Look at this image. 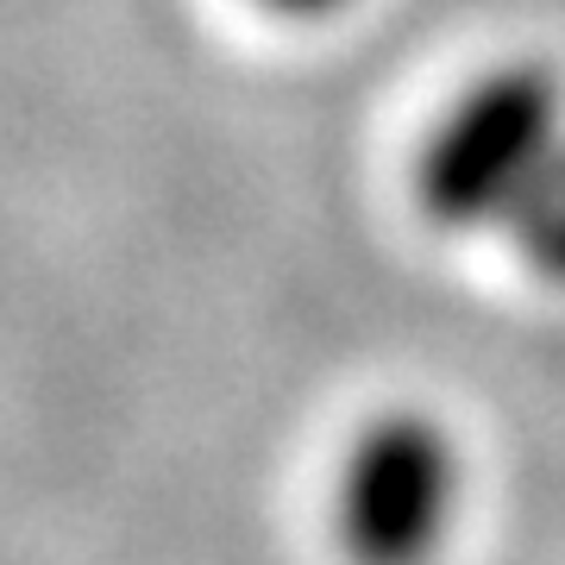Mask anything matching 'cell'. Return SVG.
Masks as SVG:
<instances>
[{
	"label": "cell",
	"instance_id": "2",
	"mask_svg": "<svg viewBox=\"0 0 565 565\" xmlns=\"http://www.w3.org/2000/svg\"><path fill=\"white\" fill-rule=\"evenodd\" d=\"M459 515V446L434 415L390 408L340 465L333 534L352 565H434Z\"/></svg>",
	"mask_w": 565,
	"mask_h": 565
},
{
	"label": "cell",
	"instance_id": "3",
	"mask_svg": "<svg viewBox=\"0 0 565 565\" xmlns=\"http://www.w3.org/2000/svg\"><path fill=\"white\" fill-rule=\"evenodd\" d=\"M509 239L541 277L565 282V145L553 151V163L541 170V182L527 189V202L509 221Z\"/></svg>",
	"mask_w": 565,
	"mask_h": 565
},
{
	"label": "cell",
	"instance_id": "1",
	"mask_svg": "<svg viewBox=\"0 0 565 565\" xmlns=\"http://www.w3.org/2000/svg\"><path fill=\"white\" fill-rule=\"evenodd\" d=\"M565 145V88L546 63H503L446 107L415 151V207L440 233L509 226Z\"/></svg>",
	"mask_w": 565,
	"mask_h": 565
},
{
	"label": "cell",
	"instance_id": "4",
	"mask_svg": "<svg viewBox=\"0 0 565 565\" xmlns=\"http://www.w3.org/2000/svg\"><path fill=\"white\" fill-rule=\"evenodd\" d=\"M258 7L289 13V20H321V13H333V7H345V0H258Z\"/></svg>",
	"mask_w": 565,
	"mask_h": 565
}]
</instances>
